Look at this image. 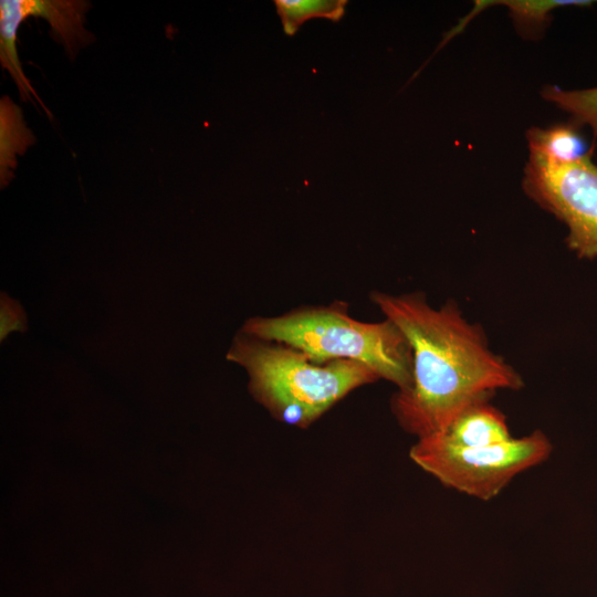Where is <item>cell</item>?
I'll return each mask as SVG.
<instances>
[{
    "label": "cell",
    "mask_w": 597,
    "mask_h": 597,
    "mask_svg": "<svg viewBox=\"0 0 597 597\" xmlns=\"http://www.w3.org/2000/svg\"><path fill=\"white\" fill-rule=\"evenodd\" d=\"M91 7L84 0H22L25 17L46 20L51 34L63 44L70 60L95 41V35L84 27Z\"/></svg>",
    "instance_id": "6"
},
{
    "label": "cell",
    "mask_w": 597,
    "mask_h": 597,
    "mask_svg": "<svg viewBox=\"0 0 597 597\" xmlns=\"http://www.w3.org/2000/svg\"><path fill=\"white\" fill-rule=\"evenodd\" d=\"M27 315L17 300L1 293L0 298V338L3 341L11 332L27 331Z\"/></svg>",
    "instance_id": "14"
},
{
    "label": "cell",
    "mask_w": 597,
    "mask_h": 597,
    "mask_svg": "<svg viewBox=\"0 0 597 597\" xmlns=\"http://www.w3.org/2000/svg\"><path fill=\"white\" fill-rule=\"evenodd\" d=\"M541 93L546 101L570 114L577 126H589L597 137V87L566 91L546 85Z\"/></svg>",
    "instance_id": "13"
},
{
    "label": "cell",
    "mask_w": 597,
    "mask_h": 597,
    "mask_svg": "<svg viewBox=\"0 0 597 597\" xmlns=\"http://www.w3.org/2000/svg\"><path fill=\"white\" fill-rule=\"evenodd\" d=\"M277 14L285 34H295L310 19L325 18L337 22L344 15L346 0H275Z\"/></svg>",
    "instance_id": "12"
},
{
    "label": "cell",
    "mask_w": 597,
    "mask_h": 597,
    "mask_svg": "<svg viewBox=\"0 0 597 597\" xmlns=\"http://www.w3.org/2000/svg\"><path fill=\"white\" fill-rule=\"evenodd\" d=\"M591 3L594 1L590 0H478L474 1L472 10L444 34L437 50L461 33L476 14L491 6L506 7L520 33L527 38H537L547 27L552 10L567 6L586 7Z\"/></svg>",
    "instance_id": "8"
},
{
    "label": "cell",
    "mask_w": 597,
    "mask_h": 597,
    "mask_svg": "<svg viewBox=\"0 0 597 597\" xmlns=\"http://www.w3.org/2000/svg\"><path fill=\"white\" fill-rule=\"evenodd\" d=\"M395 323L412 352V381L397 391L391 409L400 426L418 439L442 432L469 406L498 389H519L521 376L494 354L484 333L453 302L436 308L423 294H370Z\"/></svg>",
    "instance_id": "1"
},
{
    "label": "cell",
    "mask_w": 597,
    "mask_h": 597,
    "mask_svg": "<svg viewBox=\"0 0 597 597\" xmlns=\"http://www.w3.org/2000/svg\"><path fill=\"white\" fill-rule=\"evenodd\" d=\"M35 136L27 126L22 109L3 95L0 100V186L4 188L14 177L17 156L35 144Z\"/></svg>",
    "instance_id": "10"
},
{
    "label": "cell",
    "mask_w": 597,
    "mask_h": 597,
    "mask_svg": "<svg viewBox=\"0 0 597 597\" xmlns=\"http://www.w3.org/2000/svg\"><path fill=\"white\" fill-rule=\"evenodd\" d=\"M227 359L247 370L252 395L271 415L303 428L354 389L379 379L358 362L316 363L291 346L242 331Z\"/></svg>",
    "instance_id": "3"
},
{
    "label": "cell",
    "mask_w": 597,
    "mask_h": 597,
    "mask_svg": "<svg viewBox=\"0 0 597 597\" xmlns=\"http://www.w3.org/2000/svg\"><path fill=\"white\" fill-rule=\"evenodd\" d=\"M573 122L549 127H532L526 133L531 155L557 164L576 161L590 151Z\"/></svg>",
    "instance_id": "11"
},
{
    "label": "cell",
    "mask_w": 597,
    "mask_h": 597,
    "mask_svg": "<svg viewBox=\"0 0 597 597\" xmlns=\"http://www.w3.org/2000/svg\"><path fill=\"white\" fill-rule=\"evenodd\" d=\"M551 451V442L541 431L480 448L459 447L428 436L412 446L410 458L442 484L490 500L516 474L545 461Z\"/></svg>",
    "instance_id": "4"
},
{
    "label": "cell",
    "mask_w": 597,
    "mask_h": 597,
    "mask_svg": "<svg viewBox=\"0 0 597 597\" xmlns=\"http://www.w3.org/2000/svg\"><path fill=\"white\" fill-rule=\"evenodd\" d=\"M522 186L532 200L567 226L570 250L579 258H597V165L590 154L568 164L530 154Z\"/></svg>",
    "instance_id": "5"
},
{
    "label": "cell",
    "mask_w": 597,
    "mask_h": 597,
    "mask_svg": "<svg viewBox=\"0 0 597 597\" xmlns=\"http://www.w3.org/2000/svg\"><path fill=\"white\" fill-rule=\"evenodd\" d=\"M27 19L22 0H1L0 1V61L19 88L22 101L35 100L45 113L51 116L50 111L41 101L30 81L25 76L22 64L17 52V34L22 21Z\"/></svg>",
    "instance_id": "9"
},
{
    "label": "cell",
    "mask_w": 597,
    "mask_h": 597,
    "mask_svg": "<svg viewBox=\"0 0 597 597\" xmlns=\"http://www.w3.org/2000/svg\"><path fill=\"white\" fill-rule=\"evenodd\" d=\"M464 448H480L510 441L503 413L488 402L478 401L461 411L440 433L432 434Z\"/></svg>",
    "instance_id": "7"
},
{
    "label": "cell",
    "mask_w": 597,
    "mask_h": 597,
    "mask_svg": "<svg viewBox=\"0 0 597 597\" xmlns=\"http://www.w3.org/2000/svg\"><path fill=\"white\" fill-rule=\"evenodd\" d=\"M242 332L283 343L316 363L358 362L406 390L412 381V352L408 339L390 320L363 322L349 315L348 305L301 306L276 316H254Z\"/></svg>",
    "instance_id": "2"
}]
</instances>
